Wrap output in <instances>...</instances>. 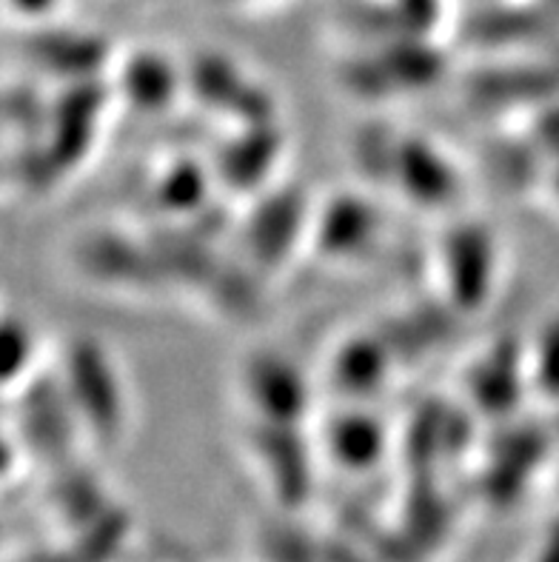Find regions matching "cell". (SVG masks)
<instances>
[{
    "label": "cell",
    "instance_id": "6da1fadb",
    "mask_svg": "<svg viewBox=\"0 0 559 562\" xmlns=\"http://www.w3.org/2000/svg\"><path fill=\"white\" fill-rule=\"evenodd\" d=\"M60 394L89 440L98 446L123 440L128 431L126 380L103 342L75 340L66 349Z\"/></svg>",
    "mask_w": 559,
    "mask_h": 562
},
{
    "label": "cell",
    "instance_id": "7a4b0ae2",
    "mask_svg": "<svg viewBox=\"0 0 559 562\" xmlns=\"http://www.w3.org/2000/svg\"><path fill=\"white\" fill-rule=\"evenodd\" d=\"M439 274L443 289L460 312H474L494 297L503 251L494 232L485 226H454L439 243Z\"/></svg>",
    "mask_w": 559,
    "mask_h": 562
},
{
    "label": "cell",
    "instance_id": "3957f363",
    "mask_svg": "<svg viewBox=\"0 0 559 562\" xmlns=\"http://www.w3.org/2000/svg\"><path fill=\"white\" fill-rule=\"evenodd\" d=\"M237 394L251 423L300 426L309 408V380L291 363V357L277 351H257L243 360L237 369Z\"/></svg>",
    "mask_w": 559,
    "mask_h": 562
},
{
    "label": "cell",
    "instance_id": "277c9868",
    "mask_svg": "<svg viewBox=\"0 0 559 562\" xmlns=\"http://www.w3.org/2000/svg\"><path fill=\"white\" fill-rule=\"evenodd\" d=\"M391 164L396 171V186L409 194V203H420L425 209L451 206L460 198V171L439 151L434 143L423 137H409L396 143L391 151Z\"/></svg>",
    "mask_w": 559,
    "mask_h": 562
},
{
    "label": "cell",
    "instance_id": "5b68a950",
    "mask_svg": "<svg viewBox=\"0 0 559 562\" xmlns=\"http://www.w3.org/2000/svg\"><path fill=\"white\" fill-rule=\"evenodd\" d=\"M121 89L128 98L132 106H141L143 112H164L166 106L178 92H183L186 86V69L175 66L166 55L157 52H135L132 57L123 60Z\"/></svg>",
    "mask_w": 559,
    "mask_h": 562
},
{
    "label": "cell",
    "instance_id": "8992f818",
    "mask_svg": "<svg viewBox=\"0 0 559 562\" xmlns=\"http://www.w3.org/2000/svg\"><path fill=\"white\" fill-rule=\"evenodd\" d=\"M525 369L534 389L559 397V321L546 326V331L539 335L532 351V366L525 363Z\"/></svg>",
    "mask_w": 559,
    "mask_h": 562
},
{
    "label": "cell",
    "instance_id": "52a82bcc",
    "mask_svg": "<svg viewBox=\"0 0 559 562\" xmlns=\"http://www.w3.org/2000/svg\"><path fill=\"white\" fill-rule=\"evenodd\" d=\"M7 3L14 14H21V21L37 26V23H49L64 0H7Z\"/></svg>",
    "mask_w": 559,
    "mask_h": 562
},
{
    "label": "cell",
    "instance_id": "ba28073f",
    "mask_svg": "<svg viewBox=\"0 0 559 562\" xmlns=\"http://www.w3.org/2000/svg\"><path fill=\"white\" fill-rule=\"evenodd\" d=\"M226 3H228V0H226ZM232 3H237V0H232Z\"/></svg>",
    "mask_w": 559,
    "mask_h": 562
},
{
    "label": "cell",
    "instance_id": "9c48e42d",
    "mask_svg": "<svg viewBox=\"0 0 559 562\" xmlns=\"http://www.w3.org/2000/svg\"><path fill=\"white\" fill-rule=\"evenodd\" d=\"M557 189H559V178H557Z\"/></svg>",
    "mask_w": 559,
    "mask_h": 562
}]
</instances>
